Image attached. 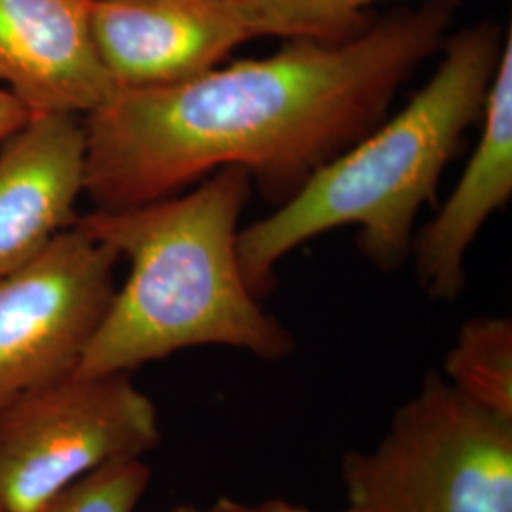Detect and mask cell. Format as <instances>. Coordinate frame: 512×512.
<instances>
[{"instance_id": "obj_12", "label": "cell", "mask_w": 512, "mask_h": 512, "mask_svg": "<svg viewBox=\"0 0 512 512\" xmlns=\"http://www.w3.org/2000/svg\"><path fill=\"white\" fill-rule=\"evenodd\" d=\"M444 380L476 406L512 420L511 319L467 321L446 355Z\"/></svg>"}, {"instance_id": "obj_16", "label": "cell", "mask_w": 512, "mask_h": 512, "mask_svg": "<svg viewBox=\"0 0 512 512\" xmlns=\"http://www.w3.org/2000/svg\"><path fill=\"white\" fill-rule=\"evenodd\" d=\"M164 512H217L215 503L209 505V507H196V505H179V507H173L169 511Z\"/></svg>"}, {"instance_id": "obj_3", "label": "cell", "mask_w": 512, "mask_h": 512, "mask_svg": "<svg viewBox=\"0 0 512 512\" xmlns=\"http://www.w3.org/2000/svg\"><path fill=\"white\" fill-rule=\"evenodd\" d=\"M503 44V27L492 19L448 35L437 71L401 112L239 232V266L253 296L262 300L274 289L275 266L296 247L353 224L359 251L378 270L403 266L421 207L435 202L442 171L482 120Z\"/></svg>"}, {"instance_id": "obj_15", "label": "cell", "mask_w": 512, "mask_h": 512, "mask_svg": "<svg viewBox=\"0 0 512 512\" xmlns=\"http://www.w3.org/2000/svg\"><path fill=\"white\" fill-rule=\"evenodd\" d=\"M215 507H217V512H313L310 509L298 507V505H291L287 501H281V499H270V501H264L260 505H243V503H238L234 499L220 497L215 501ZM344 512L357 511L348 507Z\"/></svg>"}, {"instance_id": "obj_4", "label": "cell", "mask_w": 512, "mask_h": 512, "mask_svg": "<svg viewBox=\"0 0 512 512\" xmlns=\"http://www.w3.org/2000/svg\"><path fill=\"white\" fill-rule=\"evenodd\" d=\"M342 480L357 512H512V420L427 372L382 440L342 459Z\"/></svg>"}, {"instance_id": "obj_11", "label": "cell", "mask_w": 512, "mask_h": 512, "mask_svg": "<svg viewBox=\"0 0 512 512\" xmlns=\"http://www.w3.org/2000/svg\"><path fill=\"white\" fill-rule=\"evenodd\" d=\"M249 40L262 37L336 44L372 25L370 8L385 0H219Z\"/></svg>"}, {"instance_id": "obj_5", "label": "cell", "mask_w": 512, "mask_h": 512, "mask_svg": "<svg viewBox=\"0 0 512 512\" xmlns=\"http://www.w3.org/2000/svg\"><path fill=\"white\" fill-rule=\"evenodd\" d=\"M160 442L158 410L129 374L69 376L0 412V512H33L101 465Z\"/></svg>"}, {"instance_id": "obj_2", "label": "cell", "mask_w": 512, "mask_h": 512, "mask_svg": "<svg viewBox=\"0 0 512 512\" xmlns=\"http://www.w3.org/2000/svg\"><path fill=\"white\" fill-rule=\"evenodd\" d=\"M251 194L243 167H222L192 192L76 219V228L131 262L76 376L129 374L203 346L264 361L293 353V334L262 310L241 274L238 224Z\"/></svg>"}, {"instance_id": "obj_6", "label": "cell", "mask_w": 512, "mask_h": 512, "mask_svg": "<svg viewBox=\"0 0 512 512\" xmlns=\"http://www.w3.org/2000/svg\"><path fill=\"white\" fill-rule=\"evenodd\" d=\"M118 260L116 249L73 226L0 275V412L73 376L116 293Z\"/></svg>"}, {"instance_id": "obj_14", "label": "cell", "mask_w": 512, "mask_h": 512, "mask_svg": "<svg viewBox=\"0 0 512 512\" xmlns=\"http://www.w3.org/2000/svg\"><path fill=\"white\" fill-rule=\"evenodd\" d=\"M29 118V110L25 109L12 93L0 90V143L8 135L18 131Z\"/></svg>"}, {"instance_id": "obj_13", "label": "cell", "mask_w": 512, "mask_h": 512, "mask_svg": "<svg viewBox=\"0 0 512 512\" xmlns=\"http://www.w3.org/2000/svg\"><path fill=\"white\" fill-rule=\"evenodd\" d=\"M148 482L150 469L143 459H116L78 478L33 512H133Z\"/></svg>"}, {"instance_id": "obj_7", "label": "cell", "mask_w": 512, "mask_h": 512, "mask_svg": "<svg viewBox=\"0 0 512 512\" xmlns=\"http://www.w3.org/2000/svg\"><path fill=\"white\" fill-rule=\"evenodd\" d=\"M0 84L29 114L86 116L110 99L92 0H0Z\"/></svg>"}, {"instance_id": "obj_10", "label": "cell", "mask_w": 512, "mask_h": 512, "mask_svg": "<svg viewBox=\"0 0 512 512\" xmlns=\"http://www.w3.org/2000/svg\"><path fill=\"white\" fill-rule=\"evenodd\" d=\"M511 194L512 35L507 31L475 154L437 217L412 243L418 281L433 300L452 302L461 294L465 255L486 220L507 205Z\"/></svg>"}, {"instance_id": "obj_8", "label": "cell", "mask_w": 512, "mask_h": 512, "mask_svg": "<svg viewBox=\"0 0 512 512\" xmlns=\"http://www.w3.org/2000/svg\"><path fill=\"white\" fill-rule=\"evenodd\" d=\"M92 27L116 90L190 80L251 42L219 0H92Z\"/></svg>"}, {"instance_id": "obj_1", "label": "cell", "mask_w": 512, "mask_h": 512, "mask_svg": "<svg viewBox=\"0 0 512 512\" xmlns=\"http://www.w3.org/2000/svg\"><path fill=\"white\" fill-rule=\"evenodd\" d=\"M459 0H420L359 37L287 40L183 82L116 90L84 116L86 194L116 211L181 194L243 167L283 205L311 175L378 128L404 82L440 52Z\"/></svg>"}, {"instance_id": "obj_9", "label": "cell", "mask_w": 512, "mask_h": 512, "mask_svg": "<svg viewBox=\"0 0 512 512\" xmlns=\"http://www.w3.org/2000/svg\"><path fill=\"white\" fill-rule=\"evenodd\" d=\"M0 275L40 255L78 219L86 131L74 114H31L0 143Z\"/></svg>"}]
</instances>
